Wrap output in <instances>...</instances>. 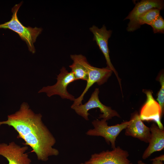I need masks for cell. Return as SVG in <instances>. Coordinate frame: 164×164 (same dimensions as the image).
Instances as JSON below:
<instances>
[{
  "label": "cell",
  "mask_w": 164,
  "mask_h": 164,
  "mask_svg": "<svg viewBox=\"0 0 164 164\" xmlns=\"http://www.w3.org/2000/svg\"><path fill=\"white\" fill-rule=\"evenodd\" d=\"M60 73L57 76V82L52 86L44 87L38 93L44 92L49 97L57 95L62 99H67L74 101L75 97L70 94L67 87L70 83L76 80L72 72H69L64 67L60 70Z\"/></svg>",
  "instance_id": "cell-6"
},
{
  "label": "cell",
  "mask_w": 164,
  "mask_h": 164,
  "mask_svg": "<svg viewBox=\"0 0 164 164\" xmlns=\"http://www.w3.org/2000/svg\"><path fill=\"white\" fill-rule=\"evenodd\" d=\"M73 55L86 68L88 71V77L85 88L80 96L75 98L71 106V108L82 104L84 95L93 84L96 83L98 85L103 84L107 81L112 73V71L107 67L99 68L93 66L89 63L86 57L82 55L74 54Z\"/></svg>",
  "instance_id": "cell-3"
},
{
  "label": "cell",
  "mask_w": 164,
  "mask_h": 164,
  "mask_svg": "<svg viewBox=\"0 0 164 164\" xmlns=\"http://www.w3.org/2000/svg\"><path fill=\"white\" fill-rule=\"evenodd\" d=\"M22 3L21 2L13 6L12 9V15L11 19L8 22L0 24V29H8L15 32L26 42L30 52L34 53L36 50L34 43L41 34L43 29L36 27H26L20 22L18 18L17 13Z\"/></svg>",
  "instance_id": "cell-2"
},
{
  "label": "cell",
  "mask_w": 164,
  "mask_h": 164,
  "mask_svg": "<svg viewBox=\"0 0 164 164\" xmlns=\"http://www.w3.org/2000/svg\"><path fill=\"white\" fill-rule=\"evenodd\" d=\"M89 30L93 34V40L96 41L104 56L106 61L107 67L114 73L121 87L120 79L117 72L111 63L109 56L108 40L111 36L112 31L111 30H107L104 25L100 29L95 25H93L89 28Z\"/></svg>",
  "instance_id": "cell-9"
},
{
  "label": "cell",
  "mask_w": 164,
  "mask_h": 164,
  "mask_svg": "<svg viewBox=\"0 0 164 164\" xmlns=\"http://www.w3.org/2000/svg\"><path fill=\"white\" fill-rule=\"evenodd\" d=\"M150 26L152 27L154 33H164V20L160 15Z\"/></svg>",
  "instance_id": "cell-16"
},
{
  "label": "cell",
  "mask_w": 164,
  "mask_h": 164,
  "mask_svg": "<svg viewBox=\"0 0 164 164\" xmlns=\"http://www.w3.org/2000/svg\"><path fill=\"white\" fill-rule=\"evenodd\" d=\"M152 161V164H163V161L164 160V155H163L154 158L151 160ZM138 164H147L143 162L141 160H139L138 162Z\"/></svg>",
  "instance_id": "cell-18"
},
{
  "label": "cell",
  "mask_w": 164,
  "mask_h": 164,
  "mask_svg": "<svg viewBox=\"0 0 164 164\" xmlns=\"http://www.w3.org/2000/svg\"><path fill=\"white\" fill-rule=\"evenodd\" d=\"M143 92L146 94L147 99L141 110L140 118L142 121H154L159 128L164 129L161 121L162 114L158 102L153 98L152 91L145 90Z\"/></svg>",
  "instance_id": "cell-10"
},
{
  "label": "cell",
  "mask_w": 164,
  "mask_h": 164,
  "mask_svg": "<svg viewBox=\"0 0 164 164\" xmlns=\"http://www.w3.org/2000/svg\"><path fill=\"white\" fill-rule=\"evenodd\" d=\"M151 133L149 145L142 155L145 159L155 152L161 151L164 148V130L159 128L155 124H152L150 128Z\"/></svg>",
  "instance_id": "cell-13"
},
{
  "label": "cell",
  "mask_w": 164,
  "mask_h": 164,
  "mask_svg": "<svg viewBox=\"0 0 164 164\" xmlns=\"http://www.w3.org/2000/svg\"><path fill=\"white\" fill-rule=\"evenodd\" d=\"M129 156L127 151L118 146L111 151L92 154L89 160L80 164H133L128 159Z\"/></svg>",
  "instance_id": "cell-7"
},
{
  "label": "cell",
  "mask_w": 164,
  "mask_h": 164,
  "mask_svg": "<svg viewBox=\"0 0 164 164\" xmlns=\"http://www.w3.org/2000/svg\"><path fill=\"white\" fill-rule=\"evenodd\" d=\"M160 10L152 9L140 15L138 19L136 24V29L144 24L150 25L160 15Z\"/></svg>",
  "instance_id": "cell-15"
},
{
  "label": "cell",
  "mask_w": 164,
  "mask_h": 164,
  "mask_svg": "<svg viewBox=\"0 0 164 164\" xmlns=\"http://www.w3.org/2000/svg\"><path fill=\"white\" fill-rule=\"evenodd\" d=\"M163 8V0H144L138 2L125 19L130 20L127 30L132 32L136 30V24L138 18L145 12L152 9H157L161 10H162Z\"/></svg>",
  "instance_id": "cell-11"
},
{
  "label": "cell",
  "mask_w": 164,
  "mask_h": 164,
  "mask_svg": "<svg viewBox=\"0 0 164 164\" xmlns=\"http://www.w3.org/2000/svg\"><path fill=\"white\" fill-rule=\"evenodd\" d=\"M28 149L27 145L21 146L14 142L0 143V155L7 159L8 164H31V159L25 153Z\"/></svg>",
  "instance_id": "cell-8"
},
{
  "label": "cell",
  "mask_w": 164,
  "mask_h": 164,
  "mask_svg": "<svg viewBox=\"0 0 164 164\" xmlns=\"http://www.w3.org/2000/svg\"><path fill=\"white\" fill-rule=\"evenodd\" d=\"M125 129V135L149 143L151 137L150 128L144 124L137 112L131 114L129 123Z\"/></svg>",
  "instance_id": "cell-12"
},
{
  "label": "cell",
  "mask_w": 164,
  "mask_h": 164,
  "mask_svg": "<svg viewBox=\"0 0 164 164\" xmlns=\"http://www.w3.org/2000/svg\"><path fill=\"white\" fill-rule=\"evenodd\" d=\"M70 57L73 62L69 67L76 80H81L87 81L88 75L86 68L73 55H71Z\"/></svg>",
  "instance_id": "cell-14"
},
{
  "label": "cell",
  "mask_w": 164,
  "mask_h": 164,
  "mask_svg": "<svg viewBox=\"0 0 164 164\" xmlns=\"http://www.w3.org/2000/svg\"><path fill=\"white\" fill-rule=\"evenodd\" d=\"M99 90L96 88L92 93L88 101L84 104L75 106L71 108L74 110L79 115L86 120H88V116L90 114L88 111L90 109L98 108L102 114L99 115V118L104 119L107 121L114 116L120 117V116L115 110L110 107L103 104L100 101L98 97Z\"/></svg>",
  "instance_id": "cell-5"
},
{
  "label": "cell",
  "mask_w": 164,
  "mask_h": 164,
  "mask_svg": "<svg viewBox=\"0 0 164 164\" xmlns=\"http://www.w3.org/2000/svg\"><path fill=\"white\" fill-rule=\"evenodd\" d=\"M42 117L41 114L35 113L28 104L24 102L18 111L8 115L6 120L0 121V127L6 125L13 127L18 133V137L32 149L38 159L46 161L49 156H57L59 152L53 147L56 140L43 122Z\"/></svg>",
  "instance_id": "cell-1"
},
{
  "label": "cell",
  "mask_w": 164,
  "mask_h": 164,
  "mask_svg": "<svg viewBox=\"0 0 164 164\" xmlns=\"http://www.w3.org/2000/svg\"><path fill=\"white\" fill-rule=\"evenodd\" d=\"M106 121L104 119L94 120L92 122L94 128L89 130L86 134L89 136L102 137L108 144L111 143V148L114 149L116 147L117 137L122 130L126 128L129 121L113 126L108 125Z\"/></svg>",
  "instance_id": "cell-4"
},
{
  "label": "cell",
  "mask_w": 164,
  "mask_h": 164,
  "mask_svg": "<svg viewBox=\"0 0 164 164\" xmlns=\"http://www.w3.org/2000/svg\"><path fill=\"white\" fill-rule=\"evenodd\" d=\"M159 80L161 87L158 93L157 100L160 107L162 115L164 112V77L163 75L162 74L160 76Z\"/></svg>",
  "instance_id": "cell-17"
}]
</instances>
